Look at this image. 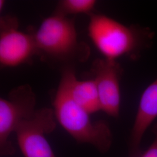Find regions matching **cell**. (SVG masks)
<instances>
[{"instance_id": "cell-1", "label": "cell", "mask_w": 157, "mask_h": 157, "mask_svg": "<svg viewBox=\"0 0 157 157\" xmlns=\"http://www.w3.org/2000/svg\"><path fill=\"white\" fill-rule=\"evenodd\" d=\"M89 17V36L105 59L117 61L124 56L137 59L152 43L154 33L148 28L126 26L110 17L95 13Z\"/></svg>"}, {"instance_id": "cell-2", "label": "cell", "mask_w": 157, "mask_h": 157, "mask_svg": "<svg viewBox=\"0 0 157 157\" xmlns=\"http://www.w3.org/2000/svg\"><path fill=\"white\" fill-rule=\"evenodd\" d=\"M56 119L78 143H87L101 152L108 151L112 144L111 131L104 121L93 122L90 113L71 97L66 80L62 76L53 101Z\"/></svg>"}, {"instance_id": "cell-3", "label": "cell", "mask_w": 157, "mask_h": 157, "mask_svg": "<svg viewBox=\"0 0 157 157\" xmlns=\"http://www.w3.org/2000/svg\"><path fill=\"white\" fill-rule=\"evenodd\" d=\"M39 53L60 61H82L89 56L87 45L78 41L75 23L68 17L52 14L33 33Z\"/></svg>"}, {"instance_id": "cell-4", "label": "cell", "mask_w": 157, "mask_h": 157, "mask_svg": "<svg viewBox=\"0 0 157 157\" xmlns=\"http://www.w3.org/2000/svg\"><path fill=\"white\" fill-rule=\"evenodd\" d=\"M36 97L32 87L23 84L13 89L7 98L0 99V152L2 155H11L15 149L10 140L23 121L36 111Z\"/></svg>"}, {"instance_id": "cell-5", "label": "cell", "mask_w": 157, "mask_h": 157, "mask_svg": "<svg viewBox=\"0 0 157 157\" xmlns=\"http://www.w3.org/2000/svg\"><path fill=\"white\" fill-rule=\"evenodd\" d=\"M55 119L53 109L43 108L19 126L15 133L25 157H56L45 137L56 128Z\"/></svg>"}, {"instance_id": "cell-6", "label": "cell", "mask_w": 157, "mask_h": 157, "mask_svg": "<svg viewBox=\"0 0 157 157\" xmlns=\"http://www.w3.org/2000/svg\"><path fill=\"white\" fill-rule=\"evenodd\" d=\"M39 54L33 34L18 29L15 17L4 16L0 20V63L3 67H18Z\"/></svg>"}, {"instance_id": "cell-7", "label": "cell", "mask_w": 157, "mask_h": 157, "mask_svg": "<svg viewBox=\"0 0 157 157\" xmlns=\"http://www.w3.org/2000/svg\"><path fill=\"white\" fill-rule=\"evenodd\" d=\"M91 67L99 95L101 111L112 117H118L121 106L120 82L123 69L117 61L104 58L95 59Z\"/></svg>"}, {"instance_id": "cell-8", "label": "cell", "mask_w": 157, "mask_h": 157, "mask_svg": "<svg viewBox=\"0 0 157 157\" xmlns=\"http://www.w3.org/2000/svg\"><path fill=\"white\" fill-rule=\"evenodd\" d=\"M157 117V78L141 96L130 137V153L133 157L139 152L140 144L146 130Z\"/></svg>"}, {"instance_id": "cell-9", "label": "cell", "mask_w": 157, "mask_h": 157, "mask_svg": "<svg viewBox=\"0 0 157 157\" xmlns=\"http://www.w3.org/2000/svg\"><path fill=\"white\" fill-rule=\"evenodd\" d=\"M62 76L66 80L69 94L79 106L90 114L101 111L99 95L94 78L80 80L71 68L65 69Z\"/></svg>"}, {"instance_id": "cell-10", "label": "cell", "mask_w": 157, "mask_h": 157, "mask_svg": "<svg viewBox=\"0 0 157 157\" xmlns=\"http://www.w3.org/2000/svg\"><path fill=\"white\" fill-rule=\"evenodd\" d=\"M97 1L95 0H61L58 2L53 14L67 17L71 15L94 13Z\"/></svg>"}, {"instance_id": "cell-11", "label": "cell", "mask_w": 157, "mask_h": 157, "mask_svg": "<svg viewBox=\"0 0 157 157\" xmlns=\"http://www.w3.org/2000/svg\"><path fill=\"white\" fill-rule=\"evenodd\" d=\"M155 138L151 146L141 157H157V124L153 128Z\"/></svg>"}, {"instance_id": "cell-12", "label": "cell", "mask_w": 157, "mask_h": 157, "mask_svg": "<svg viewBox=\"0 0 157 157\" xmlns=\"http://www.w3.org/2000/svg\"><path fill=\"white\" fill-rule=\"evenodd\" d=\"M4 4H5V1L4 0H1L0 1V10H1V11H2V9L4 8Z\"/></svg>"}]
</instances>
